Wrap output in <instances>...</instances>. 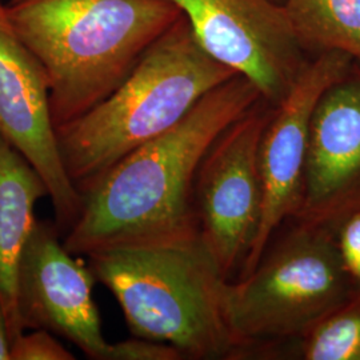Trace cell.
<instances>
[{
	"instance_id": "1",
	"label": "cell",
	"mask_w": 360,
	"mask_h": 360,
	"mask_svg": "<svg viewBox=\"0 0 360 360\" xmlns=\"http://www.w3.org/2000/svg\"><path fill=\"white\" fill-rule=\"evenodd\" d=\"M262 99L245 77L210 91L176 126L123 156L86 186L65 238L72 254L198 236L195 180L219 136Z\"/></svg>"
},
{
	"instance_id": "2",
	"label": "cell",
	"mask_w": 360,
	"mask_h": 360,
	"mask_svg": "<svg viewBox=\"0 0 360 360\" xmlns=\"http://www.w3.org/2000/svg\"><path fill=\"white\" fill-rule=\"evenodd\" d=\"M6 15L46 74L58 131L115 90L183 13L171 0H8Z\"/></svg>"
},
{
	"instance_id": "3",
	"label": "cell",
	"mask_w": 360,
	"mask_h": 360,
	"mask_svg": "<svg viewBox=\"0 0 360 360\" xmlns=\"http://www.w3.org/2000/svg\"><path fill=\"white\" fill-rule=\"evenodd\" d=\"M87 257L135 338L168 345L183 359L235 360L223 306L229 279L200 235L111 245Z\"/></svg>"
},
{
	"instance_id": "4",
	"label": "cell",
	"mask_w": 360,
	"mask_h": 360,
	"mask_svg": "<svg viewBox=\"0 0 360 360\" xmlns=\"http://www.w3.org/2000/svg\"><path fill=\"white\" fill-rule=\"evenodd\" d=\"M235 75L202 49L181 15L104 101L56 131L79 193L123 156L176 126Z\"/></svg>"
},
{
	"instance_id": "5",
	"label": "cell",
	"mask_w": 360,
	"mask_h": 360,
	"mask_svg": "<svg viewBox=\"0 0 360 360\" xmlns=\"http://www.w3.org/2000/svg\"><path fill=\"white\" fill-rule=\"evenodd\" d=\"M254 270L224 287L235 360L272 359L355 292L326 224L290 219Z\"/></svg>"
},
{
	"instance_id": "6",
	"label": "cell",
	"mask_w": 360,
	"mask_h": 360,
	"mask_svg": "<svg viewBox=\"0 0 360 360\" xmlns=\"http://www.w3.org/2000/svg\"><path fill=\"white\" fill-rule=\"evenodd\" d=\"M274 108L262 98L233 122L208 150L195 180L198 231L229 281L242 270L260 227V144Z\"/></svg>"
},
{
	"instance_id": "7",
	"label": "cell",
	"mask_w": 360,
	"mask_h": 360,
	"mask_svg": "<svg viewBox=\"0 0 360 360\" xmlns=\"http://www.w3.org/2000/svg\"><path fill=\"white\" fill-rule=\"evenodd\" d=\"M202 49L278 105L312 58L275 0H171Z\"/></svg>"
},
{
	"instance_id": "8",
	"label": "cell",
	"mask_w": 360,
	"mask_h": 360,
	"mask_svg": "<svg viewBox=\"0 0 360 360\" xmlns=\"http://www.w3.org/2000/svg\"><path fill=\"white\" fill-rule=\"evenodd\" d=\"M354 59L343 52L314 55L292 89L275 105L260 144L263 184L260 227L238 278L254 270L272 236L285 221L299 215L311 117L324 91L345 77Z\"/></svg>"
},
{
	"instance_id": "9",
	"label": "cell",
	"mask_w": 360,
	"mask_h": 360,
	"mask_svg": "<svg viewBox=\"0 0 360 360\" xmlns=\"http://www.w3.org/2000/svg\"><path fill=\"white\" fill-rule=\"evenodd\" d=\"M0 134L38 171L60 226L75 221L82 193L68 176L53 126L47 77L0 0Z\"/></svg>"
},
{
	"instance_id": "10",
	"label": "cell",
	"mask_w": 360,
	"mask_h": 360,
	"mask_svg": "<svg viewBox=\"0 0 360 360\" xmlns=\"http://www.w3.org/2000/svg\"><path fill=\"white\" fill-rule=\"evenodd\" d=\"M72 255L52 227L37 223L19 269V309L25 328L51 330L92 359L107 360L111 343L104 339L92 296L96 278L90 264Z\"/></svg>"
},
{
	"instance_id": "11",
	"label": "cell",
	"mask_w": 360,
	"mask_h": 360,
	"mask_svg": "<svg viewBox=\"0 0 360 360\" xmlns=\"http://www.w3.org/2000/svg\"><path fill=\"white\" fill-rule=\"evenodd\" d=\"M360 205V63L324 91L309 124L303 199L294 219L324 224Z\"/></svg>"
},
{
	"instance_id": "12",
	"label": "cell",
	"mask_w": 360,
	"mask_h": 360,
	"mask_svg": "<svg viewBox=\"0 0 360 360\" xmlns=\"http://www.w3.org/2000/svg\"><path fill=\"white\" fill-rule=\"evenodd\" d=\"M49 195L38 171L0 134V303L13 342L23 334L19 309V269L37 226L35 207Z\"/></svg>"
},
{
	"instance_id": "13",
	"label": "cell",
	"mask_w": 360,
	"mask_h": 360,
	"mask_svg": "<svg viewBox=\"0 0 360 360\" xmlns=\"http://www.w3.org/2000/svg\"><path fill=\"white\" fill-rule=\"evenodd\" d=\"M303 50L343 52L360 63V0H284Z\"/></svg>"
},
{
	"instance_id": "14",
	"label": "cell",
	"mask_w": 360,
	"mask_h": 360,
	"mask_svg": "<svg viewBox=\"0 0 360 360\" xmlns=\"http://www.w3.org/2000/svg\"><path fill=\"white\" fill-rule=\"evenodd\" d=\"M360 360V291L272 359Z\"/></svg>"
},
{
	"instance_id": "15",
	"label": "cell",
	"mask_w": 360,
	"mask_h": 360,
	"mask_svg": "<svg viewBox=\"0 0 360 360\" xmlns=\"http://www.w3.org/2000/svg\"><path fill=\"white\" fill-rule=\"evenodd\" d=\"M355 291H360V205L324 223Z\"/></svg>"
},
{
	"instance_id": "16",
	"label": "cell",
	"mask_w": 360,
	"mask_h": 360,
	"mask_svg": "<svg viewBox=\"0 0 360 360\" xmlns=\"http://www.w3.org/2000/svg\"><path fill=\"white\" fill-rule=\"evenodd\" d=\"M75 356L46 328L20 334L13 342L11 360H72Z\"/></svg>"
},
{
	"instance_id": "17",
	"label": "cell",
	"mask_w": 360,
	"mask_h": 360,
	"mask_svg": "<svg viewBox=\"0 0 360 360\" xmlns=\"http://www.w3.org/2000/svg\"><path fill=\"white\" fill-rule=\"evenodd\" d=\"M178 349L168 345L135 338L110 346L107 360H181Z\"/></svg>"
},
{
	"instance_id": "18",
	"label": "cell",
	"mask_w": 360,
	"mask_h": 360,
	"mask_svg": "<svg viewBox=\"0 0 360 360\" xmlns=\"http://www.w3.org/2000/svg\"><path fill=\"white\" fill-rule=\"evenodd\" d=\"M11 346L13 338L10 334L6 312L0 303V360H11Z\"/></svg>"
},
{
	"instance_id": "19",
	"label": "cell",
	"mask_w": 360,
	"mask_h": 360,
	"mask_svg": "<svg viewBox=\"0 0 360 360\" xmlns=\"http://www.w3.org/2000/svg\"><path fill=\"white\" fill-rule=\"evenodd\" d=\"M275 1H278V3H283L284 0H275Z\"/></svg>"
}]
</instances>
